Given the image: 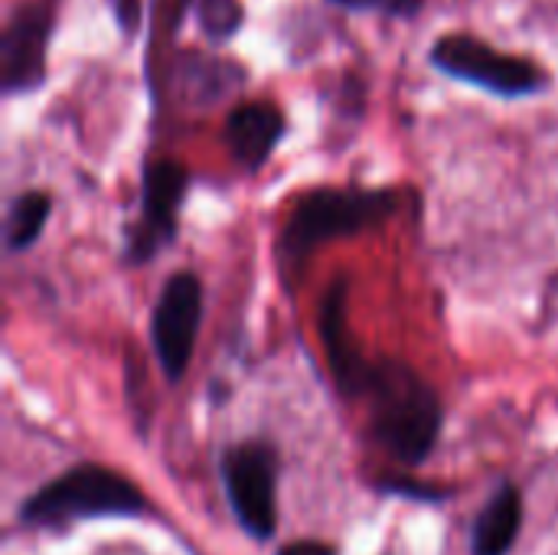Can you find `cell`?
<instances>
[{"label":"cell","mask_w":558,"mask_h":555,"mask_svg":"<svg viewBox=\"0 0 558 555\" xmlns=\"http://www.w3.org/2000/svg\"><path fill=\"white\" fill-rule=\"evenodd\" d=\"M56 23V0H20L0 33L3 95L29 92L46 75V39Z\"/></svg>","instance_id":"7"},{"label":"cell","mask_w":558,"mask_h":555,"mask_svg":"<svg viewBox=\"0 0 558 555\" xmlns=\"http://www.w3.org/2000/svg\"><path fill=\"white\" fill-rule=\"evenodd\" d=\"M147 510L137 484L101 464H78L23 500L20 520L36 530H65L98 517H141Z\"/></svg>","instance_id":"2"},{"label":"cell","mask_w":558,"mask_h":555,"mask_svg":"<svg viewBox=\"0 0 558 555\" xmlns=\"http://www.w3.org/2000/svg\"><path fill=\"white\" fill-rule=\"evenodd\" d=\"M396 209L389 190H314L294 209L281 232V255L288 268H301L304 258L330 239L356 236L379 226Z\"/></svg>","instance_id":"3"},{"label":"cell","mask_w":558,"mask_h":555,"mask_svg":"<svg viewBox=\"0 0 558 555\" xmlns=\"http://www.w3.org/2000/svg\"><path fill=\"white\" fill-rule=\"evenodd\" d=\"M343 393L366 402L369 432L396 461L422 464L432 455L441 432V402L415 370L392 360H363Z\"/></svg>","instance_id":"1"},{"label":"cell","mask_w":558,"mask_h":555,"mask_svg":"<svg viewBox=\"0 0 558 555\" xmlns=\"http://www.w3.org/2000/svg\"><path fill=\"white\" fill-rule=\"evenodd\" d=\"M432 62L471 85H481L494 95H533L539 92L549 79L546 72L523 56L494 49L490 43H484L481 36H468V33H448L432 46Z\"/></svg>","instance_id":"4"},{"label":"cell","mask_w":558,"mask_h":555,"mask_svg":"<svg viewBox=\"0 0 558 555\" xmlns=\"http://www.w3.org/2000/svg\"><path fill=\"white\" fill-rule=\"evenodd\" d=\"M523 527V500L513 484H504L490 504L481 510L471 536V553L474 555H507L513 550L517 536Z\"/></svg>","instance_id":"10"},{"label":"cell","mask_w":558,"mask_h":555,"mask_svg":"<svg viewBox=\"0 0 558 555\" xmlns=\"http://www.w3.org/2000/svg\"><path fill=\"white\" fill-rule=\"evenodd\" d=\"M353 10H379V13H396V16H409L415 13L425 0H333Z\"/></svg>","instance_id":"13"},{"label":"cell","mask_w":558,"mask_h":555,"mask_svg":"<svg viewBox=\"0 0 558 555\" xmlns=\"http://www.w3.org/2000/svg\"><path fill=\"white\" fill-rule=\"evenodd\" d=\"M186 193V170L173 160H154L144 170L141 219L131 229V258H154L177 232V209Z\"/></svg>","instance_id":"8"},{"label":"cell","mask_w":558,"mask_h":555,"mask_svg":"<svg viewBox=\"0 0 558 555\" xmlns=\"http://www.w3.org/2000/svg\"><path fill=\"white\" fill-rule=\"evenodd\" d=\"M199 321H203V285L196 275L180 272L163 285L150 317L154 353L170 383H177L193 360Z\"/></svg>","instance_id":"6"},{"label":"cell","mask_w":558,"mask_h":555,"mask_svg":"<svg viewBox=\"0 0 558 555\" xmlns=\"http://www.w3.org/2000/svg\"><path fill=\"white\" fill-rule=\"evenodd\" d=\"M222 484L242 530L255 540H271L278 523V455L265 442H245L226 451Z\"/></svg>","instance_id":"5"},{"label":"cell","mask_w":558,"mask_h":555,"mask_svg":"<svg viewBox=\"0 0 558 555\" xmlns=\"http://www.w3.org/2000/svg\"><path fill=\"white\" fill-rule=\"evenodd\" d=\"M278 555H337L333 546H327V543H314V540H301V543H291V546H284Z\"/></svg>","instance_id":"14"},{"label":"cell","mask_w":558,"mask_h":555,"mask_svg":"<svg viewBox=\"0 0 558 555\" xmlns=\"http://www.w3.org/2000/svg\"><path fill=\"white\" fill-rule=\"evenodd\" d=\"M49 219V196L33 190V193H20L10 209H7V249L10 252H23L36 242V236L43 232Z\"/></svg>","instance_id":"11"},{"label":"cell","mask_w":558,"mask_h":555,"mask_svg":"<svg viewBox=\"0 0 558 555\" xmlns=\"http://www.w3.org/2000/svg\"><path fill=\"white\" fill-rule=\"evenodd\" d=\"M242 7L239 0H196V16H199V29L209 39H226L235 33Z\"/></svg>","instance_id":"12"},{"label":"cell","mask_w":558,"mask_h":555,"mask_svg":"<svg viewBox=\"0 0 558 555\" xmlns=\"http://www.w3.org/2000/svg\"><path fill=\"white\" fill-rule=\"evenodd\" d=\"M284 134V114L271 101H245L226 118V147L245 167H262Z\"/></svg>","instance_id":"9"}]
</instances>
